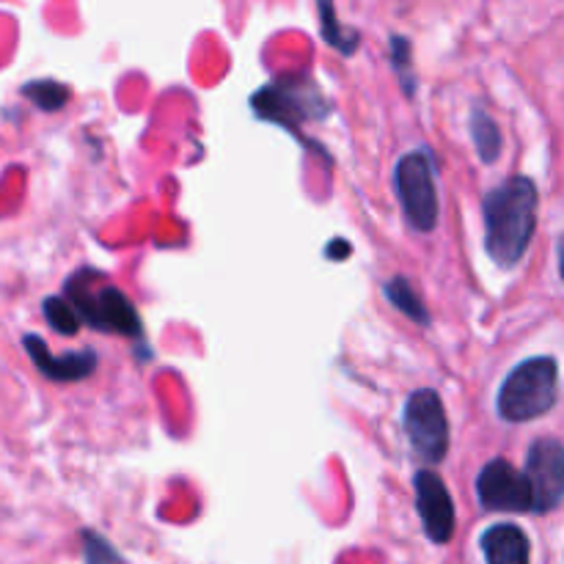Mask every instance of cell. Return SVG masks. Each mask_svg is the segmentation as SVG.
I'll return each mask as SVG.
<instances>
[{
	"mask_svg": "<svg viewBox=\"0 0 564 564\" xmlns=\"http://www.w3.org/2000/svg\"><path fill=\"white\" fill-rule=\"evenodd\" d=\"M485 248L499 268H516L538 226V187L527 176H512L488 193L482 204Z\"/></svg>",
	"mask_w": 564,
	"mask_h": 564,
	"instance_id": "6da1fadb",
	"label": "cell"
},
{
	"mask_svg": "<svg viewBox=\"0 0 564 564\" xmlns=\"http://www.w3.org/2000/svg\"><path fill=\"white\" fill-rule=\"evenodd\" d=\"M560 372L554 358H529L510 372L499 391V413L507 422H532L556 405Z\"/></svg>",
	"mask_w": 564,
	"mask_h": 564,
	"instance_id": "7a4b0ae2",
	"label": "cell"
},
{
	"mask_svg": "<svg viewBox=\"0 0 564 564\" xmlns=\"http://www.w3.org/2000/svg\"><path fill=\"white\" fill-rule=\"evenodd\" d=\"M88 275L80 273L66 284V297L72 306L77 308L80 319H86L91 328L110 330V334L121 336H138L141 334V317H138L135 306L124 297V292L110 286L108 281H86Z\"/></svg>",
	"mask_w": 564,
	"mask_h": 564,
	"instance_id": "3957f363",
	"label": "cell"
},
{
	"mask_svg": "<svg viewBox=\"0 0 564 564\" xmlns=\"http://www.w3.org/2000/svg\"><path fill=\"white\" fill-rule=\"evenodd\" d=\"M397 193L413 229L427 235L438 226V193H435L433 165L427 154L413 152L397 163Z\"/></svg>",
	"mask_w": 564,
	"mask_h": 564,
	"instance_id": "277c9868",
	"label": "cell"
},
{
	"mask_svg": "<svg viewBox=\"0 0 564 564\" xmlns=\"http://www.w3.org/2000/svg\"><path fill=\"white\" fill-rule=\"evenodd\" d=\"M405 433L413 452L427 463H441L449 449V422L435 391L422 389L405 405Z\"/></svg>",
	"mask_w": 564,
	"mask_h": 564,
	"instance_id": "5b68a950",
	"label": "cell"
},
{
	"mask_svg": "<svg viewBox=\"0 0 564 564\" xmlns=\"http://www.w3.org/2000/svg\"><path fill=\"white\" fill-rule=\"evenodd\" d=\"M477 496L488 512H534L532 482L507 460H490L479 471Z\"/></svg>",
	"mask_w": 564,
	"mask_h": 564,
	"instance_id": "8992f818",
	"label": "cell"
},
{
	"mask_svg": "<svg viewBox=\"0 0 564 564\" xmlns=\"http://www.w3.org/2000/svg\"><path fill=\"white\" fill-rule=\"evenodd\" d=\"M527 477L532 482L534 512L543 516L564 501V446L554 438L532 444L527 457Z\"/></svg>",
	"mask_w": 564,
	"mask_h": 564,
	"instance_id": "52a82bcc",
	"label": "cell"
},
{
	"mask_svg": "<svg viewBox=\"0 0 564 564\" xmlns=\"http://www.w3.org/2000/svg\"><path fill=\"white\" fill-rule=\"evenodd\" d=\"M416 510L422 516L424 532L433 543L446 545L455 538V505H452L449 490L438 474H416Z\"/></svg>",
	"mask_w": 564,
	"mask_h": 564,
	"instance_id": "ba28073f",
	"label": "cell"
},
{
	"mask_svg": "<svg viewBox=\"0 0 564 564\" xmlns=\"http://www.w3.org/2000/svg\"><path fill=\"white\" fill-rule=\"evenodd\" d=\"M485 562L488 564H529L532 562V545H529L527 532L516 523H496L485 529L479 540Z\"/></svg>",
	"mask_w": 564,
	"mask_h": 564,
	"instance_id": "9c48e42d",
	"label": "cell"
},
{
	"mask_svg": "<svg viewBox=\"0 0 564 564\" xmlns=\"http://www.w3.org/2000/svg\"><path fill=\"white\" fill-rule=\"evenodd\" d=\"M25 345L33 364L39 367V372H44L53 380H66V383H69V380L86 378V375H91L94 367H97V356L88 350L69 352V356H50L47 345H44L42 339H36V336H28Z\"/></svg>",
	"mask_w": 564,
	"mask_h": 564,
	"instance_id": "30bf717a",
	"label": "cell"
},
{
	"mask_svg": "<svg viewBox=\"0 0 564 564\" xmlns=\"http://www.w3.org/2000/svg\"><path fill=\"white\" fill-rule=\"evenodd\" d=\"M317 3H319V22H323L325 42L334 44V47L345 55L356 53L358 33L350 31V28H345L339 20H336L334 0H317Z\"/></svg>",
	"mask_w": 564,
	"mask_h": 564,
	"instance_id": "8fae6325",
	"label": "cell"
},
{
	"mask_svg": "<svg viewBox=\"0 0 564 564\" xmlns=\"http://www.w3.org/2000/svg\"><path fill=\"white\" fill-rule=\"evenodd\" d=\"M386 297L391 301V306L400 308V312L405 314V317H411L413 323L419 325L430 323V314L427 308H424L422 297L416 295V290H413L405 279H391L389 284H386Z\"/></svg>",
	"mask_w": 564,
	"mask_h": 564,
	"instance_id": "7c38bea8",
	"label": "cell"
},
{
	"mask_svg": "<svg viewBox=\"0 0 564 564\" xmlns=\"http://www.w3.org/2000/svg\"><path fill=\"white\" fill-rule=\"evenodd\" d=\"M471 135L477 143V152L485 163H496L501 152V132L496 121L485 110H474L471 116Z\"/></svg>",
	"mask_w": 564,
	"mask_h": 564,
	"instance_id": "4fadbf2b",
	"label": "cell"
},
{
	"mask_svg": "<svg viewBox=\"0 0 564 564\" xmlns=\"http://www.w3.org/2000/svg\"><path fill=\"white\" fill-rule=\"evenodd\" d=\"M44 317H47V323L53 325L58 334L66 336L77 334V328H80L83 323L69 297H50V301H44Z\"/></svg>",
	"mask_w": 564,
	"mask_h": 564,
	"instance_id": "5bb4252c",
	"label": "cell"
},
{
	"mask_svg": "<svg viewBox=\"0 0 564 564\" xmlns=\"http://www.w3.org/2000/svg\"><path fill=\"white\" fill-rule=\"evenodd\" d=\"M28 97L36 99L39 108L44 110H58L61 105L66 102V97H69V91H66L64 86H58V83L53 80H44V83H33V86L25 88Z\"/></svg>",
	"mask_w": 564,
	"mask_h": 564,
	"instance_id": "9a60e30c",
	"label": "cell"
},
{
	"mask_svg": "<svg viewBox=\"0 0 564 564\" xmlns=\"http://www.w3.org/2000/svg\"><path fill=\"white\" fill-rule=\"evenodd\" d=\"M83 549H86V564H124L121 556L113 551V545L105 543L94 532L83 534Z\"/></svg>",
	"mask_w": 564,
	"mask_h": 564,
	"instance_id": "2e32d148",
	"label": "cell"
},
{
	"mask_svg": "<svg viewBox=\"0 0 564 564\" xmlns=\"http://www.w3.org/2000/svg\"><path fill=\"white\" fill-rule=\"evenodd\" d=\"M560 268H562V279H564V248H562V262H560Z\"/></svg>",
	"mask_w": 564,
	"mask_h": 564,
	"instance_id": "e0dca14e",
	"label": "cell"
}]
</instances>
